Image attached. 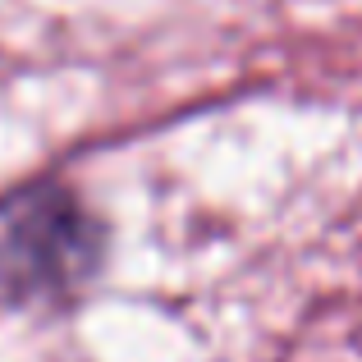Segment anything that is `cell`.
Masks as SVG:
<instances>
[{"label": "cell", "instance_id": "cell-1", "mask_svg": "<svg viewBox=\"0 0 362 362\" xmlns=\"http://www.w3.org/2000/svg\"><path fill=\"white\" fill-rule=\"evenodd\" d=\"M97 225L55 184L0 206V289L14 298H60L97 262Z\"/></svg>", "mask_w": 362, "mask_h": 362}]
</instances>
